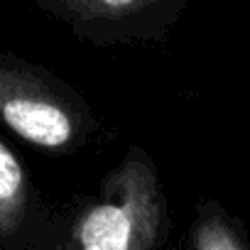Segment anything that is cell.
Segmentation results:
<instances>
[{
	"instance_id": "obj_1",
	"label": "cell",
	"mask_w": 250,
	"mask_h": 250,
	"mask_svg": "<svg viewBox=\"0 0 250 250\" xmlns=\"http://www.w3.org/2000/svg\"><path fill=\"white\" fill-rule=\"evenodd\" d=\"M167 235L169 206L157 162L143 145H130L93 194L54 216L47 250H165Z\"/></svg>"
},
{
	"instance_id": "obj_2",
	"label": "cell",
	"mask_w": 250,
	"mask_h": 250,
	"mask_svg": "<svg viewBox=\"0 0 250 250\" xmlns=\"http://www.w3.org/2000/svg\"><path fill=\"white\" fill-rule=\"evenodd\" d=\"M0 128L52 157L86 147L101 123L69 81L15 52H0Z\"/></svg>"
},
{
	"instance_id": "obj_3",
	"label": "cell",
	"mask_w": 250,
	"mask_h": 250,
	"mask_svg": "<svg viewBox=\"0 0 250 250\" xmlns=\"http://www.w3.org/2000/svg\"><path fill=\"white\" fill-rule=\"evenodd\" d=\"M37 8L96 47L165 40L189 0H35Z\"/></svg>"
},
{
	"instance_id": "obj_4",
	"label": "cell",
	"mask_w": 250,
	"mask_h": 250,
	"mask_svg": "<svg viewBox=\"0 0 250 250\" xmlns=\"http://www.w3.org/2000/svg\"><path fill=\"white\" fill-rule=\"evenodd\" d=\"M54 213L40 199L22 160L0 138V250H47Z\"/></svg>"
},
{
	"instance_id": "obj_5",
	"label": "cell",
	"mask_w": 250,
	"mask_h": 250,
	"mask_svg": "<svg viewBox=\"0 0 250 250\" xmlns=\"http://www.w3.org/2000/svg\"><path fill=\"white\" fill-rule=\"evenodd\" d=\"M189 250H250V235L221 201L201 199L189 226Z\"/></svg>"
}]
</instances>
